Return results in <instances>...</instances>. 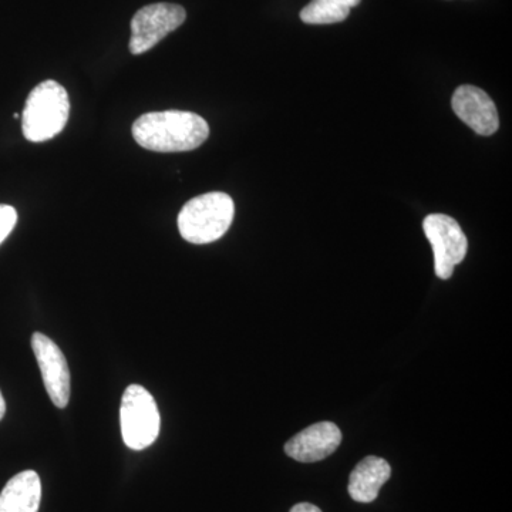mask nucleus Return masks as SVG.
<instances>
[{"instance_id": "9d476101", "label": "nucleus", "mask_w": 512, "mask_h": 512, "mask_svg": "<svg viewBox=\"0 0 512 512\" xmlns=\"http://www.w3.org/2000/svg\"><path fill=\"white\" fill-rule=\"evenodd\" d=\"M392 476V467L384 458H363L350 474L349 494L357 503L369 504L376 500L379 491Z\"/></svg>"}, {"instance_id": "6e6552de", "label": "nucleus", "mask_w": 512, "mask_h": 512, "mask_svg": "<svg viewBox=\"0 0 512 512\" xmlns=\"http://www.w3.org/2000/svg\"><path fill=\"white\" fill-rule=\"evenodd\" d=\"M454 113L478 136H493L500 127L497 107L484 90L474 86L458 87L451 101Z\"/></svg>"}, {"instance_id": "ddd939ff", "label": "nucleus", "mask_w": 512, "mask_h": 512, "mask_svg": "<svg viewBox=\"0 0 512 512\" xmlns=\"http://www.w3.org/2000/svg\"><path fill=\"white\" fill-rule=\"evenodd\" d=\"M18 222V212L10 205L0 204V244L9 237Z\"/></svg>"}, {"instance_id": "f257e3e1", "label": "nucleus", "mask_w": 512, "mask_h": 512, "mask_svg": "<svg viewBox=\"0 0 512 512\" xmlns=\"http://www.w3.org/2000/svg\"><path fill=\"white\" fill-rule=\"evenodd\" d=\"M210 136L207 121L191 111H153L133 124L138 146L157 153H183L202 146Z\"/></svg>"}, {"instance_id": "f8f14e48", "label": "nucleus", "mask_w": 512, "mask_h": 512, "mask_svg": "<svg viewBox=\"0 0 512 512\" xmlns=\"http://www.w3.org/2000/svg\"><path fill=\"white\" fill-rule=\"evenodd\" d=\"M362 0H312L301 10V19L306 25H333L348 19L350 9Z\"/></svg>"}, {"instance_id": "39448f33", "label": "nucleus", "mask_w": 512, "mask_h": 512, "mask_svg": "<svg viewBox=\"0 0 512 512\" xmlns=\"http://www.w3.org/2000/svg\"><path fill=\"white\" fill-rule=\"evenodd\" d=\"M423 229L433 248L436 275L446 281L453 276L454 268L466 258V234L454 218L444 214L427 215Z\"/></svg>"}, {"instance_id": "2eb2a0df", "label": "nucleus", "mask_w": 512, "mask_h": 512, "mask_svg": "<svg viewBox=\"0 0 512 512\" xmlns=\"http://www.w3.org/2000/svg\"><path fill=\"white\" fill-rule=\"evenodd\" d=\"M5 413H6V403H5V399H3L2 392H0V420H2L3 417H5Z\"/></svg>"}, {"instance_id": "7ed1b4c3", "label": "nucleus", "mask_w": 512, "mask_h": 512, "mask_svg": "<svg viewBox=\"0 0 512 512\" xmlns=\"http://www.w3.org/2000/svg\"><path fill=\"white\" fill-rule=\"evenodd\" d=\"M70 114V100L66 89L46 80L30 92L22 114V130L26 140L43 143L62 133Z\"/></svg>"}, {"instance_id": "4468645a", "label": "nucleus", "mask_w": 512, "mask_h": 512, "mask_svg": "<svg viewBox=\"0 0 512 512\" xmlns=\"http://www.w3.org/2000/svg\"><path fill=\"white\" fill-rule=\"evenodd\" d=\"M291 512H322L319 507L316 505L309 503H301L296 504L295 507L292 508Z\"/></svg>"}, {"instance_id": "20e7f679", "label": "nucleus", "mask_w": 512, "mask_h": 512, "mask_svg": "<svg viewBox=\"0 0 512 512\" xmlns=\"http://www.w3.org/2000/svg\"><path fill=\"white\" fill-rule=\"evenodd\" d=\"M121 434L131 450H144L160 434V412L156 400L140 384H131L123 394L120 407Z\"/></svg>"}, {"instance_id": "423d86ee", "label": "nucleus", "mask_w": 512, "mask_h": 512, "mask_svg": "<svg viewBox=\"0 0 512 512\" xmlns=\"http://www.w3.org/2000/svg\"><path fill=\"white\" fill-rule=\"evenodd\" d=\"M187 19L183 6L154 3L138 10L131 20L130 52L143 55L158 45L165 36L180 28Z\"/></svg>"}, {"instance_id": "1a4fd4ad", "label": "nucleus", "mask_w": 512, "mask_h": 512, "mask_svg": "<svg viewBox=\"0 0 512 512\" xmlns=\"http://www.w3.org/2000/svg\"><path fill=\"white\" fill-rule=\"evenodd\" d=\"M342 443V431L332 421H320L292 437L285 453L299 463H316L332 456Z\"/></svg>"}, {"instance_id": "9b49d317", "label": "nucleus", "mask_w": 512, "mask_h": 512, "mask_svg": "<svg viewBox=\"0 0 512 512\" xmlns=\"http://www.w3.org/2000/svg\"><path fill=\"white\" fill-rule=\"evenodd\" d=\"M42 500V483L36 471L10 478L0 493V512H37Z\"/></svg>"}, {"instance_id": "0eeeda50", "label": "nucleus", "mask_w": 512, "mask_h": 512, "mask_svg": "<svg viewBox=\"0 0 512 512\" xmlns=\"http://www.w3.org/2000/svg\"><path fill=\"white\" fill-rule=\"evenodd\" d=\"M32 348L42 372L46 392L59 409L69 404L70 370L62 350L43 333H33Z\"/></svg>"}, {"instance_id": "f03ea898", "label": "nucleus", "mask_w": 512, "mask_h": 512, "mask_svg": "<svg viewBox=\"0 0 512 512\" xmlns=\"http://www.w3.org/2000/svg\"><path fill=\"white\" fill-rule=\"evenodd\" d=\"M234 215V201L228 194L208 192L184 205L178 215V229L191 244H211L227 234Z\"/></svg>"}]
</instances>
